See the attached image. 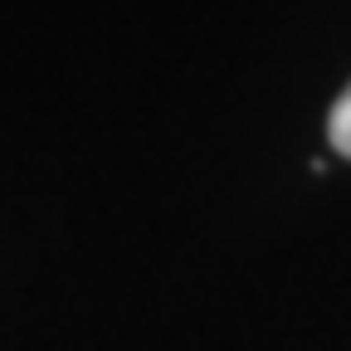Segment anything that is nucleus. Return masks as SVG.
<instances>
[{
    "instance_id": "obj_1",
    "label": "nucleus",
    "mask_w": 351,
    "mask_h": 351,
    "mask_svg": "<svg viewBox=\"0 0 351 351\" xmlns=\"http://www.w3.org/2000/svg\"><path fill=\"white\" fill-rule=\"evenodd\" d=\"M327 137L341 156H351V83H346V93L332 103V117H327Z\"/></svg>"
}]
</instances>
